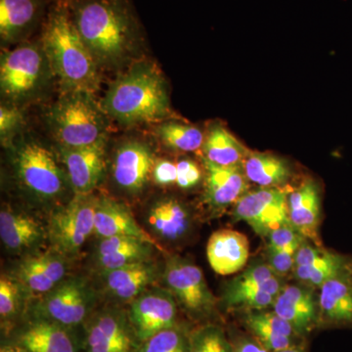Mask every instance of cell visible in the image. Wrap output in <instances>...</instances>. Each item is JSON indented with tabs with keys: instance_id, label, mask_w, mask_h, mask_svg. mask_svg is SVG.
I'll list each match as a JSON object with an SVG mask.
<instances>
[{
	"instance_id": "obj_37",
	"label": "cell",
	"mask_w": 352,
	"mask_h": 352,
	"mask_svg": "<svg viewBox=\"0 0 352 352\" xmlns=\"http://www.w3.org/2000/svg\"><path fill=\"white\" fill-rule=\"evenodd\" d=\"M268 250L296 252L298 248L307 241L289 223L278 227L267 236Z\"/></svg>"
},
{
	"instance_id": "obj_11",
	"label": "cell",
	"mask_w": 352,
	"mask_h": 352,
	"mask_svg": "<svg viewBox=\"0 0 352 352\" xmlns=\"http://www.w3.org/2000/svg\"><path fill=\"white\" fill-rule=\"evenodd\" d=\"M288 190L261 187L248 192L233 210L234 219L244 221L258 235L267 237L274 229L289 223Z\"/></svg>"
},
{
	"instance_id": "obj_27",
	"label": "cell",
	"mask_w": 352,
	"mask_h": 352,
	"mask_svg": "<svg viewBox=\"0 0 352 352\" xmlns=\"http://www.w3.org/2000/svg\"><path fill=\"white\" fill-rule=\"evenodd\" d=\"M321 201L318 186L312 180L303 182L289 195V219L307 240L321 245L319 239Z\"/></svg>"
},
{
	"instance_id": "obj_44",
	"label": "cell",
	"mask_w": 352,
	"mask_h": 352,
	"mask_svg": "<svg viewBox=\"0 0 352 352\" xmlns=\"http://www.w3.org/2000/svg\"><path fill=\"white\" fill-rule=\"evenodd\" d=\"M279 352H307V351L305 344H303V342H300V344H296V346L289 347V349H284V351Z\"/></svg>"
},
{
	"instance_id": "obj_32",
	"label": "cell",
	"mask_w": 352,
	"mask_h": 352,
	"mask_svg": "<svg viewBox=\"0 0 352 352\" xmlns=\"http://www.w3.org/2000/svg\"><path fill=\"white\" fill-rule=\"evenodd\" d=\"M204 159L222 166H240L249 152L223 126H214L205 138Z\"/></svg>"
},
{
	"instance_id": "obj_43",
	"label": "cell",
	"mask_w": 352,
	"mask_h": 352,
	"mask_svg": "<svg viewBox=\"0 0 352 352\" xmlns=\"http://www.w3.org/2000/svg\"><path fill=\"white\" fill-rule=\"evenodd\" d=\"M0 352H25L24 349H21L20 346H16L13 342H7V340H4V342H2L1 349H0Z\"/></svg>"
},
{
	"instance_id": "obj_5",
	"label": "cell",
	"mask_w": 352,
	"mask_h": 352,
	"mask_svg": "<svg viewBox=\"0 0 352 352\" xmlns=\"http://www.w3.org/2000/svg\"><path fill=\"white\" fill-rule=\"evenodd\" d=\"M52 75L41 41H25L14 50L2 53L0 87L2 95L10 100H28L38 94Z\"/></svg>"
},
{
	"instance_id": "obj_41",
	"label": "cell",
	"mask_w": 352,
	"mask_h": 352,
	"mask_svg": "<svg viewBox=\"0 0 352 352\" xmlns=\"http://www.w3.org/2000/svg\"><path fill=\"white\" fill-rule=\"evenodd\" d=\"M153 179L162 186L173 185L177 182V164L168 160H161L155 164Z\"/></svg>"
},
{
	"instance_id": "obj_20",
	"label": "cell",
	"mask_w": 352,
	"mask_h": 352,
	"mask_svg": "<svg viewBox=\"0 0 352 352\" xmlns=\"http://www.w3.org/2000/svg\"><path fill=\"white\" fill-rule=\"evenodd\" d=\"M160 274L159 266L152 259L100 273L104 291L122 303L135 300L153 286Z\"/></svg>"
},
{
	"instance_id": "obj_31",
	"label": "cell",
	"mask_w": 352,
	"mask_h": 352,
	"mask_svg": "<svg viewBox=\"0 0 352 352\" xmlns=\"http://www.w3.org/2000/svg\"><path fill=\"white\" fill-rule=\"evenodd\" d=\"M242 168L248 180L261 187H281L291 176L284 159L265 153H249Z\"/></svg>"
},
{
	"instance_id": "obj_24",
	"label": "cell",
	"mask_w": 352,
	"mask_h": 352,
	"mask_svg": "<svg viewBox=\"0 0 352 352\" xmlns=\"http://www.w3.org/2000/svg\"><path fill=\"white\" fill-rule=\"evenodd\" d=\"M242 324L248 333L270 352L284 351L302 342V338L274 311H245Z\"/></svg>"
},
{
	"instance_id": "obj_23",
	"label": "cell",
	"mask_w": 352,
	"mask_h": 352,
	"mask_svg": "<svg viewBox=\"0 0 352 352\" xmlns=\"http://www.w3.org/2000/svg\"><path fill=\"white\" fill-rule=\"evenodd\" d=\"M206 173L205 201L214 210L235 205L248 193L249 180L242 166H222L203 159Z\"/></svg>"
},
{
	"instance_id": "obj_8",
	"label": "cell",
	"mask_w": 352,
	"mask_h": 352,
	"mask_svg": "<svg viewBox=\"0 0 352 352\" xmlns=\"http://www.w3.org/2000/svg\"><path fill=\"white\" fill-rule=\"evenodd\" d=\"M14 157L18 179L32 195L43 201L57 200L62 196L68 177L47 148L34 140L22 141Z\"/></svg>"
},
{
	"instance_id": "obj_9",
	"label": "cell",
	"mask_w": 352,
	"mask_h": 352,
	"mask_svg": "<svg viewBox=\"0 0 352 352\" xmlns=\"http://www.w3.org/2000/svg\"><path fill=\"white\" fill-rule=\"evenodd\" d=\"M96 199L91 194L75 195L67 205L53 212L46 229L52 250L68 258L80 252L94 234Z\"/></svg>"
},
{
	"instance_id": "obj_15",
	"label": "cell",
	"mask_w": 352,
	"mask_h": 352,
	"mask_svg": "<svg viewBox=\"0 0 352 352\" xmlns=\"http://www.w3.org/2000/svg\"><path fill=\"white\" fill-rule=\"evenodd\" d=\"M154 153L146 143L129 141L118 148L112 164L113 178L120 189L140 193L153 177Z\"/></svg>"
},
{
	"instance_id": "obj_25",
	"label": "cell",
	"mask_w": 352,
	"mask_h": 352,
	"mask_svg": "<svg viewBox=\"0 0 352 352\" xmlns=\"http://www.w3.org/2000/svg\"><path fill=\"white\" fill-rule=\"evenodd\" d=\"M94 252V263L99 273L118 270L131 264L151 261L154 245L126 236L99 239Z\"/></svg>"
},
{
	"instance_id": "obj_22",
	"label": "cell",
	"mask_w": 352,
	"mask_h": 352,
	"mask_svg": "<svg viewBox=\"0 0 352 352\" xmlns=\"http://www.w3.org/2000/svg\"><path fill=\"white\" fill-rule=\"evenodd\" d=\"M94 235L98 239L113 236L138 238L160 249L154 238L139 226L129 208L109 197L96 199Z\"/></svg>"
},
{
	"instance_id": "obj_29",
	"label": "cell",
	"mask_w": 352,
	"mask_h": 352,
	"mask_svg": "<svg viewBox=\"0 0 352 352\" xmlns=\"http://www.w3.org/2000/svg\"><path fill=\"white\" fill-rule=\"evenodd\" d=\"M147 221L153 233L166 241L182 239L191 227L188 210L171 198L155 203L148 212Z\"/></svg>"
},
{
	"instance_id": "obj_7",
	"label": "cell",
	"mask_w": 352,
	"mask_h": 352,
	"mask_svg": "<svg viewBox=\"0 0 352 352\" xmlns=\"http://www.w3.org/2000/svg\"><path fill=\"white\" fill-rule=\"evenodd\" d=\"M94 292L82 277H67L34 302L25 318H41L65 327L82 329L96 310Z\"/></svg>"
},
{
	"instance_id": "obj_38",
	"label": "cell",
	"mask_w": 352,
	"mask_h": 352,
	"mask_svg": "<svg viewBox=\"0 0 352 352\" xmlns=\"http://www.w3.org/2000/svg\"><path fill=\"white\" fill-rule=\"evenodd\" d=\"M23 122V115L19 109L12 105L0 107V138L2 142H7L13 138Z\"/></svg>"
},
{
	"instance_id": "obj_28",
	"label": "cell",
	"mask_w": 352,
	"mask_h": 352,
	"mask_svg": "<svg viewBox=\"0 0 352 352\" xmlns=\"http://www.w3.org/2000/svg\"><path fill=\"white\" fill-rule=\"evenodd\" d=\"M45 234L38 220L30 215L7 208L0 212V238L9 251H28L38 245Z\"/></svg>"
},
{
	"instance_id": "obj_10",
	"label": "cell",
	"mask_w": 352,
	"mask_h": 352,
	"mask_svg": "<svg viewBox=\"0 0 352 352\" xmlns=\"http://www.w3.org/2000/svg\"><path fill=\"white\" fill-rule=\"evenodd\" d=\"M83 352H138L141 342L127 310L120 307L97 308L83 326Z\"/></svg>"
},
{
	"instance_id": "obj_40",
	"label": "cell",
	"mask_w": 352,
	"mask_h": 352,
	"mask_svg": "<svg viewBox=\"0 0 352 352\" xmlns=\"http://www.w3.org/2000/svg\"><path fill=\"white\" fill-rule=\"evenodd\" d=\"M296 252L289 251H275L267 249L268 266L280 275H285L295 267V256Z\"/></svg>"
},
{
	"instance_id": "obj_42",
	"label": "cell",
	"mask_w": 352,
	"mask_h": 352,
	"mask_svg": "<svg viewBox=\"0 0 352 352\" xmlns=\"http://www.w3.org/2000/svg\"><path fill=\"white\" fill-rule=\"evenodd\" d=\"M231 352H270L250 333H236L228 336Z\"/></svg>"
},
{
	"instance_id": "obj_16",
	"label": "cell",
	"mask_w": 352,
	"mask_h": 352,
	"mask_svg": "<svg viewBox=\"0 0 352 352\" xmlns=\"http://www.w3.org/2000/svg\"><path fill=\"white\" fill-rule=\"evenodd\" d=\"M67 258L54 250L32 254L21 261L14 277L32 295H45L67 278Z\"/></svg>"
},
{
	"instance_id": "obj_36",
	"label": "cell",
	"mask_w": 352,
	"mask_h": 352,
	"mask_svg": "<svg viewBox=\"0 0 352 352\" xmlns=\"http://www.w3.org/2000/svg\"><path fill=\"white\" fill-rule=\"evenodd\" d=\"M190 352H231L230 340L219 324H200L190 333Z\"/></svg>"
},
{
	"instance_id": "obj_18",
	"label": "cell",
	"mask_w": 352,
	"mask_h": 352,
	"mask_svg": "<svg viewBox=\"0 0 352 352\" xmlns=\"http://www.w3.org/2000/svg\"><path fill=\"white\" fill-rule=\"evenodd\" d=\"M273 311L288 322L300 338L311 333L319 324V305L309 287L284 286L272 305Z\"/></svg>"
},
{
	"instance_id": "obj_14",
	"label": "cell",
	"mask_w": 352,
	"mask_h": 352,
	"mask_svg": "<svg viewBox=\"0 0 352 352\" xmlns=\"http://www.w3.org/2000/svg\"><path fill=\"white\" fill-rule=\"evenodd\" d=\"M106 147L107 138L85 147H60L69 186L75 195H89L101 182L106 166Z\"/></svg>"
},
{
	"instance_id": "obj_2",
	"label": "cell",
	"mask_w": 352,
	"mask_h": 352,
	"mask_svg": "<svg viewBox=\"0 0 352 352\" xmlns=\"http://www.w3.org/2000/svg\"><path fill=\"white\" fill-rule=\"evenodd\" d=\"M41 43L63 92L94 94L98 89L100 68L76 29L69 1L50 9L43 20Z\"/></svg>"
},
{
	"instance_id": "obj_1",
	"label": "cell",
	"mask_w": 352,
	"mask_h": 352,
	"mask_svg": "<svg viewBox=\"0 0 352 352\" xmlns=\"http://www.w3.org/2000/svg\"><path fill=\"white\" fill-rule=\"evenodd\" d=\"M76 29L99 68L126 65L140 50L142 29L131 0H69Z\"/></svg>"
},
{
	"instance_id": "obj_19",
	"label": "cell",
	"mask_w": 352,
	"mask_h": 352,
	"mask_svg": "<svg viewBox=\"0 0 352 352\" xmlns=\"http://www.w3.org/2000/svg\"><path fill=\"white\" fill-rule=\"evenodd\" d=\"M44 0H0V38L2 44L25 43L44 16Z\"/></svg>"
},
{
	"instance_id": "obj_35",
	"label": "cell",
	"mask_w": 352,
	"mask_h": 352,
	"mask_svg": "<svg viewBox=\"0 0 352 352\" xmlns=\"http://www.w3.org/2000/svg\"><path fill=\"white\" fill-rule=\"evenodd\" d=\"M193 327L182 323L166 329L141 342L138 352H190V333Z\"/></svg>"
},
{
	"instance_id": "obj_17",
	"label": "cell",
	"mask_w": 352,
	"mask_h": 352,
	"mask_svg": "<svg viewBox=\"0 0 352 352\" xmlns=\"http://www.w3.org/2000/svg\"><path fill=\"white\" fill-rule=\"evenodd\" d=\"M344 256L312 245L305 241L296 251L294 274L308 287H320L329 280L351 270Z\"/></svg>"
},
{
	"instance_id": "obj_13",
	"label": "cell",
	"mask_w": 352,
	"mask_h": 352,
	"mask_svg": "<svg viewBox=\"0 0 352 352\" xmlns=\"http://www.w3.org/2000/svg\"><path fill=\"white\" fill-rule=\"evenodd\" d=\"M177 305L168 289L157 288L148 289L132 300L126 310L139 342L182 324Z\"/></svg>"
},
{
	"instance_id": "obj_30",
	"label": "cell",
	"mask_w": 352,
	"mask_h": 352,
	"mask_svg": "<svg viewBox=\"0 0 352 352\" xmlns=\"http://www.w3.org/2000/svg\"><path fill=\"white\" fill-rule=\"evenodd\" d=\"M284 285L280 276L265 283L247 288L233 289L226 287L221 298V305L227 309L265 310L272 307Z\"/></svg>"
},
{
	"instance_id": "obj_39",
	"label": "cell",
	"mask_w": 352,
	"mask_h": 352,
	"mask_svg": "<svg viewBox=\"0 0 352 352\" xmlns=\"http://www.w3.org/2000/svg\"><path fill=\"white\" fill-rule=\"evenodd\" d=\"M177 182L176 184L182 189L194 188L200 183L201 171L195 162L183 159L177 164Z\"/></svg>"
},
{
	"instance_id": "obj_6",
	"label": "cell",
	"mask_w": 352,
	"mask_h": 352,
	"mask_svg": "<svg viewBox=\"0 0 352 352\" xmlns=\"http://www.w3.org/2000/svg\"><path fill=\"white\" fill-rule=\"evenodd\" d=\"M163 280L190 320L198 325L214 323L212 320L217 314V300L195 263L179 256H168Z\"/></svg>"
},
{
	"instance_id": "obj_33",
	"label": "cell",
	"mask_w": 352,
	"mask_h": 352,
	"mask_svg": "<svg viewBox=\"0 0 352 352\" xmlns=\"http://www.w3.org/2000/svg\"><path fill=\"white\" fill-rule=\"evenodd\" d=\"M21 286L15 277L2 274L0 278V319L4 338L25 320V312L22 310Z\"/></svg>"
},
{
	"instance_id": "obj_21",
	"label": "cell",
	"mask_w": 352,
	"mask_h": 352,
	"mask_svg": "<svg viewBox=\"0 0 352 352\" xmlns=\"http://www.w3.org/2000/svg\"><path fill=\"white\" fill-rule=\"evenodd\" d=\"M318 305V326L352 328V267L322 285Z\"/></svg>"
},
{
	"instance_id": "obj_26",
	"label": "cell",
	"mask_w": 352,
	"mask_h": 352,
	"mask_svg": "<svg viewBox=\"0 0 352 352\" xmlns=\"http://www.w3.org/2000/svg\"><path fill=\"white\" fill-rule=\"evenodd\" d=\"M210 267L222 276L242 270L250 256L249 240L244 234L222 229L210 236L207 245Z\"/></svg>"
},
{
	"instance_id": "obj_12",
	"label": "cell",
	"mask_w": 352,
	"mask_h": 352,
	"mask_svg": "<svg viewBox=\"0 0 352 352\" xmlns=\"http://www.w3.org/2000/svg\"><path fill=\"white\" fill-rule=\"evenodd\" d=\"M4 340L25 352H83L82 329L65 327L41 318L27 317Z\"/></svg>"
},
{
	"instance_id": "obj_3",
	"label": "cell",
	"mask_w": 352,
	"mask_h": 352,
	"mask_svg": "<svg viewBox=\"0 0 352 352\" xmlns=\"http://www.w3.org/2000/svg\"><path fill=\"white\" fill-rule=\"evenodd\" d=\"M101 107L126 126L160 122L170 111L166 80L154 64L138 62L111 85Z\"/></svg>"
},
{
	"instance_id": "obj_4",
	"label": "cell",
	"mask_w": 352,
	"mask_h": 352,
	"mask_svg": "<svg viewBox=\"0 0 352 352\" xmlns=\"http://www.w3.org/2000/svg\"><path fill=\"white\" fill-rule=\"evenodd\" d=\"M94 94L63 92L47 115L51 132L61 148L92 145L106 138L107 122Z\"/></svg>"
},
{
	"instance_id": "obj_34",
	"label": "cell",
	"mask_w": 352,
	"mask_h": 352,
	"mask_svg": "<svg viewBox=\"0 0 352 352\" xmlns=\"http://www.w3.org/2000/svg\"><path fill=\"white\" fill-rule=\"evenodd\" d=\"M161 142L177 152H195L203 147L205 135L198 127L177 122H164L156 129Z\"/></svg>"
}]
</instances>
